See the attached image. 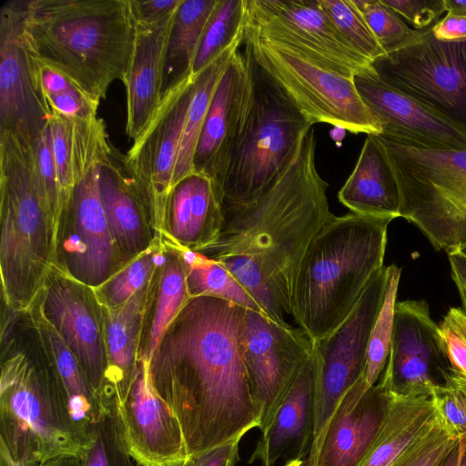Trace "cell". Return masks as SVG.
I'll use <instances>...</instances> for the list:
<instances>
[{"label":"cell","mask_w":466,"mask_h":466,"mask_svg":"<svg viewBox=\"0 0 466 466\" xmlns=\"http://www.w3.org/2000/svg\"><path fill=\"white\" fill-rule=\"evenodd\" d=\"M30 53L100 104L123 80L136 25L130 0H22Z\"/></svg>","instance_id":"cell-4"},{"label":"cell","mask_w":466,"mask_h":466,"mask_svg":"<svg viewBox=\"0 0 466 466\" xmlns=\"http://www.w3.org/2000/svg\"><path fill=\"white\" fill-rule=\"evenodd\" d=\"M0 268L3 304L25 311L55 264L56 227L41 195L33 144L0 134Z\"/></svg>","instance_id":"cell-6"},{"label":"cell","mask_w":466,"mask_h":466,"mask_svg":"<svg viewBox=\"0 0 466 466\" xmlns=\"http://www.w3.org/2000/svg\"><path fill=\"white\" fill-rule=\"evenodd\" d=\"M183 0H130L131 10L137 23L153 25L173 15Z\"/></svg>","instance_id":"cell-47"},{"label":"cell","mask_w":466,"mask_h":466,"mask_svg":"<svg viewBox=\"0 0 466 466\" xmlns=\"http://www.w3.org/2000/svg\"><path fill=\"white\" fill-rule=\"evenodd\" d=\"M401 268L387 267V280L382 305L373 324L366 358L365 380L369 386L376 384L385 369L390 352L394 313Z\"/></svg>","instance_id":"cell-36"},{"label":"cell","mask_w":466,"mask_h":466,"mask_svg":"<svg viewBox=\"0 0 466 466\" xmlns=\"http://www.w3.org/2000/svg\"><path fill=\"white\" fill-rule=\"evenodd\" d=\"M388 390L363 374L345 393L328 427L316 466H359L382 423Z\"/></svg>","instance_id":"cell-22"},{"label":"cell","mask_w":466,"mask_h":466,"mask_svg":"<svg viewBox=\"0 0 466 466\" xmlns=\"http://www.w3.org/2000/svg\"><path fill=\"white\" fill-rule=\"evenodd\" d=\"M35 59L37 82L52 112L71 119H88L97 116L98 103L65 75L36 57Z\"/></svg>","instance_id":"cell-38"},{"label":"cell","mask_w":466,"mask_h":466,"mask_svg":"<svg viewBox=\"0 0 466 466\" xmlns=\"http://www.w3.org/2000/svg\"><path fill=\"white\" fill-rule=\"evenodd\" d=\"M311 127L277 181L254 200L223 202L217 239L198 251L224 266L272 320L288 325L299 264L313 238L335 216L316 166Z\"/></svg>","instance_id":"cell-2"},{"label":"cell","mask_w":466,"mask_h":466,"mask_svg":"<svg viewBox=\"0 0 466 466\" xmlns=\"http://www.w3.org/2000/svg\"><path fill=\"white\" fill-rule=\"evenodd\" d=\"M350 212L377 218L400 217V193L386 149L376 135H367L357 163L338 193Z\"/></svg>","instance_id":"cell-26"},{"label":"cell","mask_w":466,"mask_h":466,"mask_svg":"<svg viewBox=\"0 0 466 466\" xmlns=\"http://www.w3.org/2000/svg\"><path fill=\"white\" fill-rule=\"evenodd\" d=\"M246 89L245 56L238 49L217 86L194 156V174L208 177L221 200L222 187L242 119Z\"/></svg>","instance_id":"cell-21"},{"label":"cell","mask_w":466,"mask_h":466,"mask_svg":"<svg viewBox=\"0 0 466 466\" xmlns=\"http://www.w3.org/2000/svg\"><path fill=\"white\" fill-rule=\"evenodd\" d=\"M184 255L187 263V289L190 298L214 297L264 314L256 301L220 263L191 250L184 249Z\"/></svg>","instance_id":"cell-34"},{"label":"cell","mask_w":466,"mask_h":466,"mask_svg":"<svg viewBox=\"0 0 466 466\" xmlns=\"http://www.w3.org/2000/svg\"><path fill=\"white\" fill-rule=\"evenodd\" d=\"M372 66L385 83L466 131V41L438 40L431 26Z\"/></svg>","instance_id":"cell-12"},{"label":"cell","mask_w":466,"mask_h":466,"mask_svg":"<svg viewBox=\"0 0 466 466\" xmlns=\"http://www.w3.org/2000/svg\"><path fill=\"white\" fill-rule=\"evenodd\" d=\"M88 435L75 420L53 357L27 310L5 307L1 324L0 466L81 457Z\"/></svg>","instance_id":"cell-3"},{"label":"cell","mask_w":466,"mask_h":466,"mask_svg":"<svg viewBox=\"0 0 466 466\" xmlns=\"http://www.w3.org/2000/svg\"><path fill=\"white\" fill-rule=\"evenodd\" d=\"M386 54L418 40L425 30L411 29L383 0H353Z\"/></svg>","instance_id":"cell-40"},{"label":"cell","mask_w":466,"mask_h":466,"mask_svg":"<svg viewBox=\"0 0 466 466\" xmlns=\"http://www.w3.org/2000/svg\"><path fill=\"white\" fill-rule=\"evenodd\" d=\"M243 54L245 105L221 192L223 202L238 204L254 200L277 181L313 126L247 46Z\"/></svg>","instance_id":"cell-7"},{"label":"cell","mask_w":466,"mask_h":466,"mask_svg":"<svg viewBox=\"0 0 466 466\" xmlns=\"http://www.w3.org/2000/svg\"><path fill=\"white\" fill-rule=\"evenodd\" d=\"M245 309L214 297L189 298L147 361L151 385L180 423L187 457L258 428L241 354Z\"/></svg>","instance_id":"cell-1"},{"label":"cell","mask_w":466,"mask_h":466,"mask_svg":"<svg viewBox=\"0 0 466 466\" xmlns=\"http://www.w3.org/2000/svg\"><path fill=\"white\" fill-rule=\"evenodd\" d=\"M458 291L460 293V297L462 302L463 309L466 311V290L457 287Z\"/></svg>","instance_id":"cell-56"},{"label":"cell","mask_w":466,"mask_h":466,"mask_svg":"<svg viewBox=\"0 0 466 466\" xmlns=\"http://www.w3.org/2000/svg\"><path fill=\"white\" fill-rule=\"evenodd\" d=\"M80 458L81 466H137L125 446L115 403L94 429L92 442Z\"/></svg>","instance_id":"cell-41"},{"label":"cell","mask_w":466,"mask_h":466,"mask_svg":"<svg viewBox=\"0 0 466 466\" xmlns=\"http://www.w3.org/2000/svg\"><path fill=\"white\" fill-rule=\"evenodd\" d=\"M382 142L399 188L466 183V150L426 149Z\"/></svg>","instance_id":"cell-30"},{"label":"cell","mask_w":466,"mask_h":466,"mask_svg":"<svg viewBox=\"0 0 466 466\" xmlns=\"http://www.w3.org/2000/svg\"><path fill=\"white\" fill-rule=\"evenodd\" d=\"M51 115L23 33L22 0L6 1L0 9V134L34 144Z\"/></svg>","instance_id":"cell-15"},{"label":"cell","mask_w":466,"mask_h":466,"mask_svg":"<svg viewBox=\"0 0 466 466\" xmlns=\"http://www.w3.org/2000/svg\"><path fill=\"white\" fill-rule=\"evenodd\" d=\"M315 360L313 352L301 368L268 430L262 434L249 463L274 465L309 455L314 427ZM286 461V462H287Z\"/></svg>","instance_id":"cell-25"},{"label":"cell","mask_w":466,"mask_h":466,"mask_svg":"<svg viewBox=\"0 0 466 466\" xmlns=\"http://www.w3.org/2000/svg\"><path fill=\"white\" fill-rule=\"evenodd\" d=\"M283 466H303V461L294 460L287 461Z\"/></svg>","instance_id":"cell-57"},{"label":"cell","mask_w":466,"mask_h":466,"mask_svg":"<svg viewBox=\"0 0 466 466\" xmlns=\"http://www.w3.org/2000/svg\"><path fill=\"white\" fill-rule=\"evenodd\" d=\"M244 38V0H218L203 33L191 75L197 76Z\"/></svg>","instance_id":"cell-35"},{"label":"cell","mask_w":466,"mask_h":466,"mask_svg":"<svg viewBox=\"0 0 466 466\" xmlns=\"http://www.w3.org/2000/svg\"><path fill=\"white\" fill-rule=\"evenodd\" d=\"M116 414L127 451L137 465L182 466L187 459L180 423L151 385L147 361L138 360L127 397L116 405Z\"/></svg>","instance_id":"cell-17"},{"label":"cell","mask_w":466,"mask_h":466,"mask_svg":"<svg viewBox=\"0 0 466 466\" xmlns=\"http://www.w3.org/2000/svg\"><path fill=\"white\" fill-rule=\"evenodd\" d=\"M239 441L240 440H235L189 456L182 466H234L238 459Z\"/></svg>","instance_id":"cell-48"},{"label":"cell","mask_w":466,"mask_h":466,"mask_svg":"<svg viewBox=\"0 0 466 466\" xmlns=\"http://www.w3.org/2000/svg\"><path fill=\"white\" fill-rule=\"evenodd\" d=\"M242 42H237L228 47L195 76L193 94L187 112L175 167L174 187L194 174L195 151L211 100L232 56Z\"/></svg>","instance_id":"cell-33"},{"label":"cell","mask_w":466,"mask_h":466,"mask_svg":"<svg viewBox=\"0 0 466 466\" xmlns=\"http://www.w3.org/2000/svg\"><path fill=\"white\" fill-rule=\"evenodd\" d=\"M447 14L466 16V0H444Z\"/></svg>","instance_id":"cell-55"},{"label":"cell","mask_w":466,"mask_h":466,"mask_svg":"<svg viewBox=\"0 0 466 466\" xmlns=\"http://www.w3.org/2000/svg\"><path fill=\"white\" fill-rule=\"evenodd\" d=\"M435 407L441 420L459 437L466 439V392L449 378L446 384L437 385L432 392Z\"/></svg>","instance_id":"cell-45"},{"label":"cell","mask_w":466,"mask_h":466,"mask_svg":"<svg viewBox=\"0 0 466 466\" xmlns=\"http://www.w3.org/2000/svg\"><path fill=\"white\" fill-rule=\"evenodd\" d=\"M319 5L347 42L371 63L386 55L353 0H319Z\"/></svg>","instance_id":"cell-39"},{"label":"cell","mask_w":466,"mask_h":466,"mask_svg":"<svg viewBox=\"0 0 466 466\" xmlns=\"http://www.w3.org/2000/svg\"><path fill=\"white\" fill-rule=\"evenodd\" d=\"M387 267L378 270L346 319L313 342L314 427L305 466H316L328 427L341 399L363 375L370 335L383 302Z\"/></svg>","instance_id":"cell-10"},{"label":"cell","mask_w":466,"mask_h":466,"mask_svg":"<svg viewBox=\"0 0 466 466\" xmlns=\"http://www.w3.org/2000/svg\"><path fill=\"white\" fill-rule=\"evenodd\" d=\"M466 339V311L461 308H451L444 319Z\"/></svg>","instance_id":"cell-52"},{"label":"cell","mask_w":466,"mask_h":466,"mask_svg":"<svg viewBox=\"0 0 466 466\" xmlns=\"http://www.w3.org/2000/svg\"><path fill=\"white\" fill-rule=\"evenodd\" d=\"M448 257L456 287L466 290V258L457 251L449 253Z\"/></svg>","instance_id":"cell-51"},{"label":"cell","mask_w":466,"mask_h":466,"mask_svg":"<svg viewBox=\"0 0 466 466\" xmlns=\"http://www.w3.org/2000/svg\"><path fill=\"white\" fill-rule=\"evenodd\" d=\"M150 282L121 306L112 309L102 306L108 363L107 383L116 405L127 399L137 371Z\"/></svg>","instance_id":"cell-28"},{"label":"cell","mask_w":466,"mask_h":466,"mask_svg":"<svg viewBox=\"0 0 466 466\" xmlns=\"http://www.w3.org/2000/svg\"><path fill=\"white\" fill-rule=\"evenodd\" d=\"M48 127L64 208L74 187L72 121L70 118L52 112L48 119Z\"/></svg>","instance_id":"cell-44"},{"label":"cell","mask_w":466,"mask_h":466,"mask_svg":"<svg viewBox=\"0 0 466 466\" xmlns=\"http://www.w3.org/2000/svg\"><path fill=\"white\" fill-rule=\"evenodd\" d=\"M466 448V439L461 438L442 466H460Z\"/></svg>","instance_id":"cell-53"},{"label":"cell","mask_w":466,"mask_h":466,"mask_svg":"<svg viewBox=\"0 0 466 466\" xmlns=\"http://www.w3.org/2000/svg\"><path fill=\"white\" fill-rule=\"evenodd\" d=\"M27 311L49 350L68 396L72 415L90 436L108 410L96 397L77 360L55 328L31 305Z\"/></svg>","instance_id":"cell-31"},{"label":"cell","mask_w":466,"mask_h":466,"mask_svg":"<svg viewBox=\"0 0 466 466\" xmlns=\"http://www.w3.org/2000/svg\"><path fill=\"white\" fill-rule=\"evenodd\" d=\"M354 83L380 124V137L412 147L466 150L465 130L385 83L374 68Z\"/></svg>","instance_id":"cell-18"},{"label":"cell","mask_w":466,"mask_h":466,"mask_svg":"<svg viewBox=\"0 0 466 466\" xmlns=\"http://www.w3.org/2000/svg\"><path fill=\"white\" fill-rule=\"evenodd\" d=\"M222 200L212 181L192 174L177 184L166 203L161 236L185 250L198 251L218 238Z\"/></svg>","instance_id":"cell-24"},{"label":"cell","mask_w":466,"mask_h":466,"mask_svg":"<svg viewBox=\"0 0 466 466\" xmlns=\"http://www.w3.org/2000/svg\"><path fill=\"white\" fill-rule=\"evenodd\" d=\"M416 30L427 29L446 12L444 0H383Z\"/></svg>","instance_id":"cell-46"},{"label":"cell","mask_w":466,"mask_h":466,"mask_svg":"<svg viewBox=\"0 0 466 466\" xmlns=\"http://www.w3.org/2000/svg\"><path fill=\"white\" fill-rule=\"evenodd\" d=\"M164 254V244L160 239L149 249L139 255L105 283L95 289L103 307L116 308L127 301L135 293L152 279Z\"/></svg>","instance_id":"cell-37"},{"label":"cell","mask_w":466,"mask_h":466,"mask_svg":"<svg viewBox=\"0 0 466 466\" xmlns=\"http://www.w3.org/2000/svg\"><path fill=\"white\" fill-rule=\"evenodd\" d=\"M176 14L153 25L135 21L134 46L122 80L127 94L126 133L133 142L146 130L161 103L166 57Z\"/></svg>","instance_id":"cell-23"},{"label":"cell","mask_w":466,"mask_h":466,"mask_svg":"<svg viewBox=\"0 0 466 466\" xmlns=\"http://www.w3.org/2000/svg\"><path fill=\"white\" fill-rule=\"evenodd\" d=\"M40 466H81V458L66 455L52 459Z\"/></svg>","instance_id":"cell-54"},{"label":"cell","mask_w":466,"mask_h":466,"mask_svg":"<svg viewBox=\"0 0 466 466\" xmlns=\"http://www.w3.org/2000/svg\"><path fill=\"white\" fill-rule=\"evenodd\" d=\"M461 255L466 258V243L461 245L457 250ZM454 252V251H453Z\"/></svg>","instance_id":"cell-58"},{"label":"cell","mask_w":466,"mask_h":466,"mask_svg":"<svg viewBox=\"0 0 466 466\" xmlns=\"http://www.w3.org/2000/svg\"><path fill=\"white\" fill-rule=\"evenodd\" d=\"M110 144L104 129L76 130L74 187L56 237L54 266L93 289L128 264L115 244L100 195V164Z\"/></svg>","instance_id":"cell-8"},{"label":"cell","mask_w":466,"mask_h":466,"mask_svg":"<svg viewBox=\"0 0 466 466\" xmlns=\"http://www.w3.org/2000/svg\"><path fill=\"white\" fill-rule=\"evenodd\" d=\"M461 437L440 418L395 463L397 466H442Z\"/></svg>","instance_id":"cell-42"},{"label":"cell","mask_w":466,"mask_h":466,"mask_svg":"<svg viewBox=\"0 0 466 466\" xmlns=\"http://www.w3.org/2000/svg\"><path fill=\"white\" fill-rule=\"evenodd\" d=\"M244 30L350 78L373 70L335 27L319 0H244Z\"/></svg>","instance_id":"cell-11"},{"label":"cell","mask_w":466,"mask_h":466,"mask_svg":"<svg viewBox=\"0 0 466 466\" xmlns=\"http://www.w3.org/2000/svg\"><path fill=\"white\" fill-rule=\"evenodd\" d=\"M35 173L41 195L56 224L63 209V198L55 166L48 125L33 144Z\"/></svg>","instance_id":"cell-43"},{"label":"cell","mask_w":466,"mask_h":466,"mask_svg":"<svg viewBox=\"0 0 466 466\" xmlns=\"http://www.w3.org/2000/svg\"><path fill=\"white\" fill-rule=\"evenodd\" d=\"M381 382L400 393H431L454 372L425 300L396 303L390 352Z\"/></svg>","instance_id":"cell-16"},{"label":"cell","mask_w":466,"mask_h":466,"mask_svg":"<svg viewBox=\"0 0 466 466\" xmlns=\"http://www.w3.org/2000/svg\"><path fill=\"white\" fill-rule=\"evenodd\" d=\"M393 219L350 212L335 217L310 242L297 271L291 315L313 342L346 319L383 268Z\"/></svg>","instance_id":"cell-5"},{"label":"cell","mask_w":466,"mask_h":466,"mask_svg":"<svg viewBox=\"0 0 466 466\" xmlns=\"http://www.w3.org/2000/svg\"><path fill=\"white\" fill-rule=\"evenodd\" d=\"M163 258L150 282L138 360L148 361L165 330L190 298L184 249L161 237Z\"/></svg>","instance_id":"cell-29"},{"label":"cell","mask_w":466,"mask_h":466,"mask_svg":"<svg viewBox=\"0 0 466 466\" xmlns=\"http://www.w3.org/2000/svg\"><path fill=\"white\" fill-rule=\"evenodd\" d=\"M440 328L452 369L466 378V339L445 319Z\"/></svg>","instance_id":"cell-49"},{"label":"cell","mask_w":466,"mask_h":466,"mask_svg":"<svg viewBox=\"0 0 466 466\" xmlns=\"http://www.w3.org/2000/svg\"><path fill=\"white\" fill-rule=\"evenodd\" d=\"M436 39L445 42L466 41V16L447 14L431 26Z\"/></svg>","instance_id":"cell-50"},{"label":"cell","mask_w":466,"mask_h":466,"mask_svg":"<svg viewBox=\"0 0 466 466\" xmlns=\"http://www.w3.org/2000/svg\"><path fill=\"white\" fill-rule=\"evenodd\" d=\"M195 76L192 75L163 93L149 125L125 155L135 179L147 189L163 215L174 187V173Z\"/></svg>","instance_id":"cell-19"},{"label":"cell","mask_w":466,"mask_h":466,"mask_svg":"<svg viewBox=\"0 0 466 466\" xmlns=\"http://www.w3.org/2000/svg\"><path fill=\"white\" fill-rule=\"evenodd\" d=\"M218 0H183L168 41L163 93L191 76L195 57L207 24Z\"/></svg>","instance_id":"cell-32"},{"label":"cell","mask_w":466,"mask_h":466,"mask_svg":"<svg viewBox=\"0 0 466 466\" xmlns=\"http://www.w3.org/2000/svg\"><path fill=\"white\" fill-rule=\"evenodd\" d=\"M243 42L312 125L326 123L353 134H381L354 78L319 67L245 30Z\"/></svg>","instance_id":"cell-9"},{"label":"cell","mask_w":466,"mask_h":466,"mask_svg":"<svg viewBox=\"0 0 466 466\" xmlns=\"http://www.w3.org/2000/svg\"><path fill=\"white\" fill-rule=\"evenodd\" d=\"M240 346L258 429L263 434L312 355L313 341L299 327L281 325L260 312L246 309Z\"/></svg>","instance_id":"cell-13"},{"label":"cell","mask_w":466,"mask_h":466,"mask_svg":"<svg viewBox=\"0 0 466 466\" xmlns=\"http://www.w3.org/2000/svg\"><path fill=\"white\" fill-rule=\"evenodd\" d=\"M77 360L96 397L106 408L115 401L107 383L103 307L95 289L55 266L33 303Z\"/></svg>","instance_id":"cell-14"},{"label":"cell","mask_w":466,"mask_h":466,"mask_svg":"<svg viewBox=\"0 0 466 466\" xmlns=\"http://www.w3.org/2000/svg\"><path fill=\"white\" fill-rule=\"evenodd\" d=\"M100 195L115 244L126 263L160 239V219L152 196L131 174L110 144L100 164Z\"/></svg>","instance_id":"cell-20"},{"label":"cell","mask_w":466,"mask_h":466,"mask_svg":"<svg viewBox=\"0 0 466 466\" xmlns=\"http://www.w3.org/2000/svg\"><path fill=\"white\" fill-rule=\"evenodd\" d=\"M387 390L382 423L359 466H392L438 419L433 391L400 393L388 388Z\"/></svg>","instance_id":"cell-27"}]
</instances>
